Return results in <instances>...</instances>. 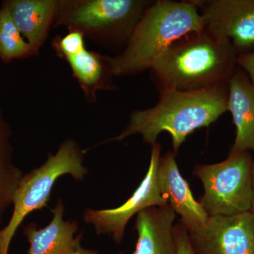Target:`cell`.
<instances>
[{
	"label": "cell",
	"mask_w": 254,
	"mask_h": 254,
	"mask_svg": "<svg viewBox=\"0 0 254 254\" xmlns=\"http://www.w3.org/2000/svg\"><path fill=\"white\" fill-rule=\"evenodd\" d=\"M238 54L229 40L205 27L173 43L150 68L159 91H195L228 83Z\"/></svg>",
	"instance_id": "6da1fadb"
},
{
	"label": "cell",
	"mask_w": 254,
	"mask_h": 254,
	"mask_svg": "<svg viewBox=\"0 0 254 254\" xmlns=\"http://www.w3.org/2000/svg\"><path fill=\"white\" fill-rule=\"evenodd\" d=\"M228 83L200 91H159L156 105L133 111L126 128L104 143L123 141L132 135L140 134L143 142L153 145L159 135L166 131L172 137L173 153L176 155L189 135L198 128L208 127L227 111Z\"/></svg>",
	"instance_id": "7a4b0ae2"
},
{
	"label": "cell",
	"mask_w": 254,
	"mask_h": 254,
	"mask_svg": "<svg viewBox=\"0 0 254 254\" xmlns=\"http://www.w3.org/2000/svg\"><path fill=\"white\" fill-rule=\"evenodd\" d=\"M204 28L192 0H158L147 8L123 51L110 57L115 77L150 70L175 42Z\"/></svg>",
	"instance_id": "3957f363"
},
{
	"label": "cell",
	"mask_w": 254,
	"mask_h": 254,
	"mask_svg": "<svg viewBox=\"0 0 254 254\" xmlns=\"http://www.w3.org/2000/svg\"><path fill=\"white\" fill-rule=\"evenodd\" d=\"M150 0H60L53 27L81 32L112 49L126 46Z\"/></svg>",
	"instance_id": "277c9868"
},
{
	"label": "cell",
	"mask_w": 254,
	"mask_h": 254,
	"mask_svg": "<svg viewBox=\"0 0 254 254\" xmlns=\"http://www.w3.org/2000/svg\"><path fill=\"white\" fill-rule=\"evenodd\" d=\"M83 155L84 151L77 142L67 139L55 154L50 153L41 166L23 175L13 200L12 215L7 225L0 230V254H8L11 240L26 216L46 206L58 179L65 175L78 181L84 179L88 169L83 165Z\"/></svg>",
	"instance_id": "5b68a950"
},
{
	"label": "cell",
	"mask_w": 254,
	"mask_h": 254,
	"mask_svg": "<svg viewBox=\"0 0 254 254\" xmlns=\"http://www.w3.org/2000/svg\"><path fill=\"white\" fill-rule=\"evenodd\" d=\"M253 163L250 152H230L221 163L197 165L193 174L203 184L199 203L208 216L234 215L252 210Z\"/></svg>",
	"instance_id": "8992f818"
},
{
	"label": "cell",
	"mask_w": 254,
	"mask_h": 254,
	"mask_svg": "<svg viewBox=\"0 0 254 254\" xmlns=\"http://www.w3.org/2000/svg\"><path fill=\"white\" fill-rule=\"evenodd\" d=\"M161 145L157 142L152 145L149 167L143 181L131 196L118 208L93 210L86 209L83 220L94 227L97 235H110L117 244L125 236V228L134 215L153 206L168 204L159 190L157 172L160 161Z\"/></svg>",
	"instance_id": "52a82bcc"
},
{
	"label": "cell",
	"mask_w": 254,
	"mask_h": 254,
	"mask_svg": "<svg viewBox=\"0 0 254 254\" xmlns=\"http://www.w3.org/2000/svg\"><path fill=\"white\" fill-rule=\"evenodd\" d=\"M195 254H254V214L209 216L187 231Z\"/></svg>",
	"instance_id": "ba28073f"
},
{
	"label": "cell",
	"mask_w": 254,
	"mask_h": 254,
	"mask_svg": "<svg viewBox=\"0 0 254 254\" xmlns=\"http://www.w3.org/2000/svg\"><path fill=\"white\" fill-rule=\"evenodd\" d=\"M204 27L229 40L238 55L254 51V0H192Z\"/></svg>",
	"instance_id": "9c48e42d"
},
{
	"label": "cell",
	"mask_w": 254,
	"mask_h": 254,
	"mask_svg": "<svg viewBox=\"0 0 254 254\" xmlns=\"http://www.w3.org/2000/svg\"><path fill=\"white\" fill-rule=\"evenodd\" d=\"M157 180L160 193L175 213L180 215L181 223L187 231L205 225L208 215L195 199L188 182L180 173L173 152L160 156Z\"/></svg>",
	"instance_id": "30bf717a"
},
{
	"label": "cell",
	"mask_w": 254,
	"mask_h": 254,
	"mask_svg": "<svg viewBox=\"0 0 254 254\" xmlns=\"http://www.w3.org/2000/svg\"><path fill=\"white\" fill-rule=\"evenodd\" d=\"M51 210L53 219L44 228L38 229L36 224L31 223L24 229L23 233L30 244L28 254H99L82 247V234L74 237L78 225L64 220L63 200H58Z\"/></svg>",
	"instance_id": "8fae6325"
},
{
	"label": "cell",
	"mask_w": 254,
	"mask_h": 254,
	"mask_svg": "<svg viewBox=\"0 0 254 254\" xmlns=\"http://www.w3.org/2000/svg\"><path fill=\"white\" fill-rule=\"evenodd\" d=\"M176 215L169 204L150 207L137 214L138 241L133 254H177L174 230Z\"/></svg>",
	"instance_id": "7c38bea8"
},
{
	"label": "cell",
	"mask_w": 254,
	"mask_h": 254,
	"mask_svg": "<svg viewBox=\"0 0 254 254\" xmlns=\"http://www.w3.org/2000/svg\"><path fill=\"white\" fill-rule=\"evenodd\" d=\"M60 0H9L3 4L36 55L54 26Z\"/></svg>",
	"instance_id": "4fadbf2b"
},
{
	"label": "cell",
	"mask_w": 254,
	"mask_h": 254,
	"mask_svg": "<svg viewBox=\"0 0 254 254\" xmlns=\"http://www.w3.org/2000/svg\"><path fill=\"white\" fill-rule=\"evenodd\" d=\"M227 111L231 113L236 127L232 151L254 150V86L239 66L229 81Z\"/></svg>",
	"instance_id": "5bb4252c"
},
{
	"label": "cell",
	"mask_w": 254,
	"mask_h": 254,
	"mask_svg": "<svg viewBox=\"0 0 254 254\" xmlns=\"http://www.w3.org/2000/svg\"><path fill=\"white\" fill-rule=\"evenodd\" d=\"M62 59L66 60L72 71L73 77L78 82L85 98L89 103L96 100L99 91L118 89L115 84L110 56L86 49V47L76 53L66 55Z\"/></svg>",
	"instance_id": "9a60e30c"
},
{
	"label": "cell",
	"mask_w": 254,
	"mask_h": 254,
	"mask_svg": "<svg viewBox=\"0 0 254 254\" xmlns=\"http://www.w3.org/2000/svg\"><path fill=\"white\" fill-rule=\"evenodd\" d=\"M36 55L25 41L4 5L0 9V58L4 62Z\"/></svg>",
	"instance_id": "2e32d148"
},
{
	"label": "cell",
	"mask_w": 254,
	"mask_h": 254,
	"mask_svg": "<svg viewBox=\"0 0 254 254\" xmlns=\"http://www.w3.org/2000/svg\"><path fill=\"white\" fill-rule=\"evenodd\" d=\"M21 170L8 160H0V222L6 208L13 204L15 193L23 177Z\"/></svg>",
	"instance_id": "e0dca14e"
},
{
	"label": "cell",
	"mask_w": 254,
	"mask_h": 254,
	"mask_svg": "<svg viewBox=\"0 0 254 254\" xmlns=\"http://www.w3.org/2000/svg\"><path fill=\"white\" fill-rule=\"evenodd\" d=\"M174 230H175L177 254H195L190 245L188 232L185 227L181 222H180L175 225Z\"/></svg>",
	"instance_id": "ac0fdd59"
},
{
	"label": "cell",
	"mask_w": 254,
	"mask_h": 254,
	"mask_svg": "<svg viewBox=\"0 0 254 254\" xmlns=\"http://www.w3.org/2000/svg\"><path fill=\"white\" fill-rule=\"evenodd\" d=\"M9 127L5 123L0 114V160L10 161L11 148L9 143Z\"/></svg>",
	"instance_id": "d6986e66"
},
{
	"label": "cell",
	"mask_w": 254,
	"mask_h": 254,
	"mask_svg": "<svg viewBox=\"0 0 254 254\" xmlns=\"http://www.w3.org/2000/svg\"><path fill=\"white\" fill-rule=\"evenodd\" d=\"M237 64L247 73L254 86V51L247 54L238 55Z\"/></svg>",
	"instance_id": "ffe728a7"
},
{
	"label": "cell",
	"mask_w": 254,
	"mask_h": 254,
	"mask_svg": "<svg viewBox=\"0 0 254 254\" xmlns=\"http://www.w3.org/2000/svg\"><path fill=\"white\" fill-rule=\"evenodd\" d=\"M251 211L254 214V160L253 163V197H252V207Z\"/></svg>",
	"instance_id": "44dd1931"
}]
</instances>
